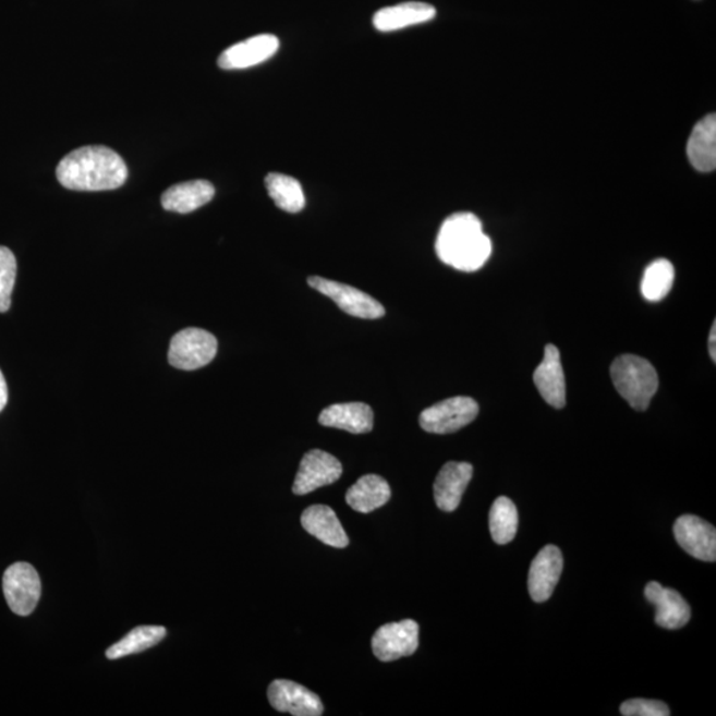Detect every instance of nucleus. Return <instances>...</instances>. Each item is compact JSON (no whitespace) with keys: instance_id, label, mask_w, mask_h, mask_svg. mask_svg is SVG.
Masks as SVG:
<instances>
[{"instance_id":"393cba45","label":"nucleus","mask_w":716,"mask_h":716,"mask_svg":"<svg viewBox=\"0 0 716 716\" xmlns=\"http://www.w3.org/2000/svg\"><path fill=\"white\" fill-rule=\"evenodd\" d=\"M519 517L517 506L511 499L500 497L494 501L489 511V531L494 542L505 546L517 536Z\"/></svg>"},{"instance_id":"6e6552de","label":"nucleus","mask_w":716,"mask_h":716,"mask_svg":"<svg viewBox=\"0 0 716 716\" xmlns=\"http://www.w3.org/2000/svg\"><path fill=\"white\" fill-rule=\"evenodd\" d=\"M418 645L420 627L414 620L387 623L372 639L373 653L383 663L412 656Z\"/></svg>"},{"instance_id":"f03ea898","label":"nucleus","mask_w":716,"mask_h":716,"mask_svg":"<svg viewBox=\"0 0 716 716\" xmlns=\"http://www.w3.org/2000/svg\"><path fill=\"white\" fill-rule=\"evenodd\" d=\"M436 251L445 265L459 271L474 272L486 265L493 246L483 232L480 218L471 213H457L440 226Z\"/></svg>"},{"instance_id":"9d476101","label":"nucleus","mask_w":716,"mask_h":716,"mask_svg":"<svg viewBox=\"0 0 716 716\" xmlns=\"http://www.w3.org/2000/svg\"><path fill=\"white\" fill-rule=\"evenodd\" d=\"M268 701L279 713L295 716H320L324 706L315 693L296 682L277 679L268 688Z\"/></svg>"},{"instance_id":"20e7f679","label":"nucleus","mask_w":716,"mask_h":716,"mask_svg":"<svg viewBox=\"0 0 716 716\" xmlns=\"http://www.w3.org/2000/svg\"><path fill=\"white\" fill-rule=\"evenodd\" d=\"M216 336L201 328H186L173 336L168 353L169 364L181 371L204 368L216 359Z\"/></svg>"},{"instance_id":"aec40b11","label":"nucleus","mask_w":716,"mask_h":716,"mask_svg":"<svg viewBox=\"0 0 716 716\" xmlns=\"http://www.w3.org/2000/svg\"><path fill=\"white\" fill-rule=\"evenodd\" d=\"M216 195V187L206 180H195L173 185L162 194L161 204L165 210L189 214L209 204Z\"/></svg>"},{"instance_id":"bb28decb","label":"nucleus","mask_w":716,"mask_h":716,"mask_svg":"<svg viewBox=\"0 0 716 716\" xmlns=\"http://www.w3.org/2000/svg\"><path fill=\"white\" fill-rule=\"evenodd\" d=\"M16 258L8 247L0 246V314L11 307L12 291L16 280Z\"/></svg>"},{"instance_id":"f8f14e48","label":"nucleus","mask_w":716,"mask_h":716,"mask_svg":"<svg viewBox=\"0 0 716 716\" xmlns=\"http://www.w3.org/2000/svg\"><path fill=\"white\" fill-rule=\"evenodd\" d=\"M676 541L690 556L702 561L716 560V531L713 524L694 515H683L675 524Z\"/></svg>"},{"instance_id":"1a4fd4ad","label":"nucleus","mask_w":716,"mask_h":716,"mask_svg":"<svg viewBox=\"0 0 716 716\" xmlns=\"http://www.w3.org/2000/svg\"><path fill=\"white\" fill-rule=\"evenodd\" d=\"M341 475L342 466L338 458L323 450H311L300 462L292 492L295 495H307L317 488L333 485Z\"/></svg>"},{"instance_id":"ddd939ff","label":"nucleus","mask_w":716,"mask_h":716,"mask_svg":"<svg viewBox=\"0 0 716 716\" xmlns=\"http://www.w3.org/2000/svg\"><path fill=\"white\" fill-rule=\"evenodd\" d=\"M562 568L565 560L556 546H546L536 555L529 573V591L535 603H546L553 596Z\"/></svg>"},{"instance_id":"4be33fe9","label":"nucleus","mask_w":716,"mask_h":716,"mask_svg":"<svg viewBox=\"0 0 716 716\" xmlns=\"http://www.w3.org/2000/svg\"><path fill=\"white\" fill-rule=\"evenodd\" d=\"M391 497L389 483L383 476L369 474L360 477L348 489L347 503L352 510L369 513L388 503Z\"/></svg>"},{"instance_id":"39448f33","label":"nucleus","mask_w":716,"mask_h":716,"mask_svg":"<svg viewBox=\"0 0 716 716\" xmlns=\"http://www.w3.org/2000/svg\"><path fill=\"white\" fill-rule=\"evenodd\" d=\"M480 414V405L470 397H452L424 410L420 425L427 433L451 434L461 430Z\"/></svg>"},{"instance_id":"2eb2a0df","label":"nucleus","mask_w":716,"mask_h":716,"mask_svg":"<svg viewBox=\"0 0 716 716\" xmlns=\"http://www.w3.org/2000/svg\"><path fill=\"white\" fill-rule=\"evenodd\" d=\"M534 383L538 393L548 405L562 409L567 402L565 369H562L559 349L547 345L541 365L534 373Z\"/></svg>"},{"instance_id":"a878e982","label":"nucleus","mask_w":716,"mask_h":716,"mask_svg":"<svg viewBox=\"0 0 716 716\" xmlns=\"http://www.w3.org/2000/svg\"><path fill=\"white\" fill-rule=\"evenodd\" d=\"M675 267H672L669 260L658 259L653 262L645 269L644 278H642V295L648 302H659V300L669 295L671 287L675 284Z\"/></svg>"},{"instance_id":"423d86ee","label":"nucleus","mask_w":716,"mask_h":716,"mask_svg":"<svg viewBox=\"0 0 716 716\" xmlns=\"http://www.w3.org/2000/svg\"><path fill=\"white\" fill-rule=\"evenodd\" d=\"M3 592L9 607L17 616H29L38 605L41 581L28 562H15L3 574Z\"/></svg>"},{"instance_id":"dca6fc26","label":"nucleus","mask_w":716,"mask_h":716,"mask_svg":"<svg viewBox=\"0 0 716 716\" xmlns=\"http://www.w3.org/2000/svg\"><path fill=\"white\" fill-rule=\"evenodd\" d=\"M474 469L466 462H449L440 469L434 483V499L439 510L456 511L473 477Z\"/></svg>"},{"instance_id":"a211bd4d","label":"nucleus","mask_w":716,"mask_h":716,"mask_svg":"<svg viewBox=\"0 0 716 716\" xmlns=\"http://www.w3.org/2000/svg\"><path fill=\"white\" fill-rule=\"evenodd\" d=\"M302 525L310 535L333 548H345L349 538L332 508L323 505L311 506L303 512Z\"/></svg>"},{"instance_id":"6ab92c4d","label":"nucleus","mask_w":716,"mask_h":716,"mask_svg":"<svg viewBox=\"0 0 716 716\" xmlns=\"http://www.w3.org/2000/svg\"><path fill=\"white\" fill-rule=\"evenodd\" d=\"M436 15L437 10L432 4L406 2L377 11L373 16V26L381 33H393L415 24L430 22Z\"/></svg>"},{"instance_id":"b1692460","label":"nucleus","mask_w":716,"mask_h":716,"mask_svg":"<svg viewBox=\"0 0 716 716\" xmlns=\"http://www.w3.org/2000/svg\"><path fill=\"white\" fill-rule=\"evenodd\" d=\"M165 635H167V629L162 627H138L128 633L118 644L110 646L107 651V658L120 659L132 656V654L143 653L159 644Z\"/></svg>"},{"instance_id":"c756f323","label":"nucleus","mask_w":716,"mask_h":716,"mask_svg":"<svg viewBox=\"0 0 716 716\" xmlns=\"http://www.w3.org/2000/svg\"><path fill=\"white\" fill-rule=\"evenodd\" d=\"M716 323L714 321L712 332H709V338H708V352H709V357L713 359L714 363L716 361Z\"/></svg>"},{"instance_id":"0eeeda50","label":"nucleus","mask_w":716,"mask_h":716,"mask_svg":"<svg viewBox=\"0 0 716 716\" xmlns=\"http://www.w3.org/2000/svg\"><path fill=\"white\" fill-rule=\"evenodd\" d=\"M308 284L323 295L332 299L338 307L348 315L366 318V320H376V318L385 316L381 303L352 286L320 277L308 278Z\"/></svg>"},{"instance_id":"c85d7f7f","label":"nucleus","mask_w":716,"mask_h":716,"mask_svg":"<svg viewBox=\"0 0 716 716\" xmlns=\"http://www.w3.org/2000/svg\"><path fill=\"white\" fill-rule=\"evenodd\" d=\"M9 401V389H8V383H5V378L3 376L2 371H0V412L8 405Z\"/></svg>"},{"instance_id":"f3484780","label":"nucleus","mask_w":716,"mask_h":716,"mask_svg":"<svg viewBox=\"0 0 716 716\" xmlns=\"http://www.w3.org/2000/svg\"><path fill=\"white\" fill-rule=\"evenodd\" d=\"M375 414L364 402L336 403L324 409L318 422L327 427L340 428L352 434L371 433Z\"/></svg>"},{"instance_id":"f257e3e1","label":"nucleus","mask_w":716,"mask_h":716,"mask_svg":"<svg viewBox=\"0 0 716 716\" xmlns=\"http://www.w3.org/2000/svg\"><path fill=\"white\" fill-rule=\"evenodd\" d=\"M58 181L75 192H107L128 180L124 159L107 146H83L69 153L58 165Z\"/></svg>"},{"instance_id":"412c9836","label":"nucleus","mask_w":716,"mask_h":716,"mask_svg":"<svg viewBox=\"0 0 716 716\" xmlns=\"http://www.w3.org/2000/svg\"><path fill=\"white\" fill-rule=\"evenodd\" d=\"M688 157L691 165L702 173L716 168V116L708 114L696 122L688 143Z\"/></svg>"},{"instance_id":"9b49d317","label":"nucleus","mask_w":716,"mask_h":716,"mask_svg":"<svg viewBox=\"0 0 716 716\" xmlns=\"http://www.w3.org/2000/svg\"><path fill=\"white\" fill-rule=\"evenodd\" d=\"M279 46L280 41L275 35H256L224 50L218 59V65L222 70L251 69L272 58Z\"/></svg>"},{"instance_id":"4468645a","label":"nucleus","mask_w":716,"mask_h":716,"mask_svg":"<svg viewBox=\"0 0 716 716\" xmlns=\"http://www.w3.org/2000/svg\"><path fill=\"white\" fill-rule=\"evenodd\" d=\"M645 597L657 609V626L676 630L687 627L691 618V609L681 593L671 587H664L657 581H652L645 587Z\"/></svg>"},{"instance_id":"7ed1b4c3","label":"nucleus","mask_w":716,"mask_h":716,"mask_svg":"<svg viewBox=\"0 0 716 716\" xmlns=\"http://www.w3.org/2000/svg\"><path fill=\"white\" fill-rule=\"evenodd\" d=\"M610 377L618 393L636 412H644L651 406L659 381L656 368L647 360L622 354L611 364Z\"/></svg>"},{"instance_id":"5701e85b","label":"nucleus","mask_w":716,"mask_h":716,"mask_svg":"<svg viewBox=\"0 0 716 716\" xmlns=\"http://www.w3.org/2000/svg\"><path fill=\"white\" fill-rule=\"evenodd\" d=\"M266 187L269 197L280 210L296 214L304 209L305 195L303 187L293 177L269 173L266 177Z\"/></svg>"},{"instance_id":"cd10ccee","label":"nucleus","mask_w":716,"mask_h":716,"mask_svg":"<svg viewBox=\"0 0 716 716\" xmlns=\"http://www.w3.org/2000/svg\"><path fill=\"white\" fill-rule=\"evenodd\" d=\"M620 712L623 716H669L670 709L664 702L630 700L623 702Z\"/></svg>"}]
</instances>
